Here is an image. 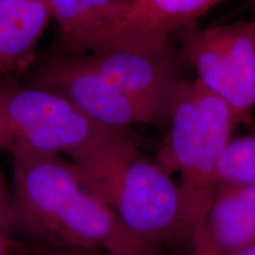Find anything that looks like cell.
<instances>
[{
    "label": "cell",
    "mask_w": 255,
    "mask_h": 255,
    "mask_svg": "<svg viewBox=\"0 0 255 255\" xmlns=\"http://www.w3.org/2000/svg\"><path fill=\"white\" fill-rule=\"evenodd\" d=\"M34 255H158L157 252L151 253H113V252L95 250H68V248L39 247L33 252Z\"/></svg>",
    "instance_id": "14"
},
{
    "label": "cell",
    "mask_w": 255,
    "mask_h": 255,
    "mask_svg": "<svg viewBox=\"0 0 255 255\" xmlns=\"http://www.w3.org/2000/svg\"><path fill=\"white\" fill-rule=\"evenodd\" d=\"M168 124L156 162L170 175L180 174L177 186L191 247L205 223L220 161L239 122L225 102L189 78L175 98Z\"/></svg>",
    "instance_id": "3"
},
{
    "label": "cell",
    "mask_w": 255,
    "mask_h": 255,
    "mask_svg": "<svg viewBox=\"0 0 255 255\" xmlns=\"http://www.w3.org/2000/svg\"><path fill=\"white\" fill-rule=\"evenodd\" d=\"M13 220L11 212V195L0 167V255H11V231Z\"/></svg>",
    "instance_id": "13"
},
{
    "label": "cell",
    "mask_w": 255,
    "mask_h": 255,
    "mask_svg": "<svg viewBox=\"0 0 255 255\" xmlns=\"http://www.w3.org/2000/svg\"><path fill=\"white\" fill-rule=\"evenodd\" d=\"M129 133L95 122L62 96L34 87H5L0 150L73 159Z\"/></svg>",
    "instance_id": "4"
},
{
    "label": "cell",
    "mask_w": 255,
    "mask_h": 255,
    "mask_svg": "<svg viewBox=\"0 0 255 255\" xmlns=\"http://www.w3.org/2000/svg\"><path fill=\"white\" fill-rule=\"evenodd\" d=\"M255 244V187L219 184L189 255H231Z\"/></svg>",
    "instance_id": "8"
},
{
    "label": "cell",
    "mask_w": 255,
    "mask_h": 255,
    "mask_svg": "<svg viewBox=\"0 0 255 255\" xmlns=\"http://www.w3.org/2000/svg\"><path fill=\"white\" fill-rule=\"evenodd\" d=\"M83 182L145 246L189 242L180 189L157 162L139 151L130 133L71 159Z\"/></svg>",
    "instance_id": "2"
},
{
    "label": "cell",
    "mask_w": 255,
    "mask_h": 255,
    "mask_svg": "<svg viewBox=\"0 0 255 255\" xmlns=\"http://www.w3.org/2000/svg\"><path fill=\"white\" fill-rule=\"evenodd\" d=\"M126 0H49L58 25L65 55L82 56L103 51L119 20Z\"/></svg>",
    "instance_id": "9"
},
{
    "label": "cell",
    "mask_w": 255,
    "mask_h": 255,
    "mask_svg": "<svg viewBox=\"0 0 255 255\" xmlns=\"http://www.w3.org/2000/svg\"><path fill=\"white\" fill-rule=\"evenodd\" d=\"M87 56L123 90L169 115L181 87L189 79L188 66L173 36L127 38Z\"/></svg>",
    "instance_id": "7"
},
{
    "label": "cell",
    "mask_w": 255,
    "mask_h": 255,
    "mask_svg": "<svg viewBox=\"0 0 255 255\" xmlns=\"http://www.w3.org/2000/svg\"><path fill=\"white\" fill-rule=\"evenodd\" d=\"M253 129H254V133H255V123H254V126H253Z\"/></svg>",
    "instance_id": "18"
},
{
    "label": "cell",
    "mask_w": 255,
    "mask_h": 255,
    "mask_svg": "<svg viewBox=\"0 0 255 255\" xmlns=\"http://www.w3.org/2000/svg\"><path fill=\"white\" fill-rule=\"evenodd\" d=\"M30 87L62 96L88 117L111 129L127 130L135 124L165 127L169 114L136 97L102 73L87 55H63L44 63Z\"/></svg>",
    "instance_id": "6"
},
{
    "label": "cell",
    "mask_w": 255,
    "mask_h": 255,
    "mask_svg": "<svg viewBox=\"0 0 255 255\" xmlns=\"http://www.w3.org/2000/svg\"><path fill=\"white\" fill-rule=\"evenodd\" d=\"M250 1H251V2H253V4L255 5V0H250Z\"/></svg>",
    "instance_id": "17"
},
{
    "label": "cell",
    "mask_w": 255,
    "mask_h": 255,
    "mask_svg": "<svg viewBox=\"0 0 255 255\" xmlns=\"http://www.w3.org/2000/svg\"><path fill=\"white\" fill-rule=\"evenodd\" d=\"M30 255H34V253H31V254H30Z\"/></svg>",
    "instance_id": "19"
},
{
    "label": "cell",
    "mask_w": 255,
    "mask_h": 255,
    "mask_svg": "<svg viewBox=\"0 0 255 255\" xmlns=\"http://www.w3.org/2000/svg\"><path fill=\"white\" fill-rule=\"evenodd\" d=\"M174 38L196 81L225 102L239 123H251L255 107V17L207 28L190 25Z\"/></svg>",
    "instance_id": "5"
},
{
    "label": "cell",
    "mask_w": 255,
    "mask_h": 255,
    "mask_svg": "<svg viewBox=\"0 0 255 255\" xmlns=\"http://www.w3.org/2000/svg\"><path fill=\"white\" fill-rule=\"evenodd\" d=\"M13 227L40 247L113 253L156 252L124 228L116 214L83 182L62 156L13 152Z\"/></svg>",
    "instance_id": "1"
},
{
    "label": "cell",
    "mask_w": 255,
    "mask_h": 255,
    "mask_svg": "<svg viewBox=\"0 0 255 255\" xmlns=\"http://www.w3.org/2000/svg\"><path fill=\"white\" fill-rule=\"evenodd\" d=\"M219 184L255 187V133L228 143L219 164Z\"/></svg>",
    "instance_id": "12"
},
{
    "label": "cell",
    "mask_w": 255,
    "mask_h": 255,
    "mask_svg": "<svg viewBox=\"0 0 255 255\" xmlns=\"http://www.w3.org/2000/svg\"><path fill=\"white\" fill-rule=\"evenodd\" d=\"M223 1L225 0H126L107 49L127 38L174 37L182 28L197 24L200 18Z\"/></svg>",
    "instance_id": "10"
},
{
    "label": "cell",
    "mask_w": 255,
    "mask_h": 255,
    "mask_svg": "<svg viewBox=\"0 0 255 255\" xmlns=\"http://www.w3.org/2000/svg\"><path fill=\"white\" fill-rule=\"evenodd\" d=\"M51 19L49 0H0V75L26 68Z\"/></svg>",
    "instance_id": "11"
},
{
    "label": "cell",
    "mask_w": 255,
    "mask_h": 255,
    "mask_svg": "<svg viewBox=\"0 0 255 255\" xmlns=\"http://www.w3.org/2000/svg\"><path fill=\"white\" fill-rule=\"evenodd\" d=\"M231 255H255V244L247 248H244V250L235 252V253H233Z\"/></svg>",
    "instance_id": "15"
},
{
    "label": "cell",
    "mask_w": 255,
    "mask_h": 255,
    "mask_svg": "<svg viewBox=\"0 0 255 255\" xmlns=\"http://www.w3.org/2000/svg\"><path fill=\"white\" fill-rule=\"evenodd\" d=\"M4 85L1 84V82H0V98H1V96H2V92H4Z\"/></svg>",
    "instance_id": "16"
}]
</instances>
